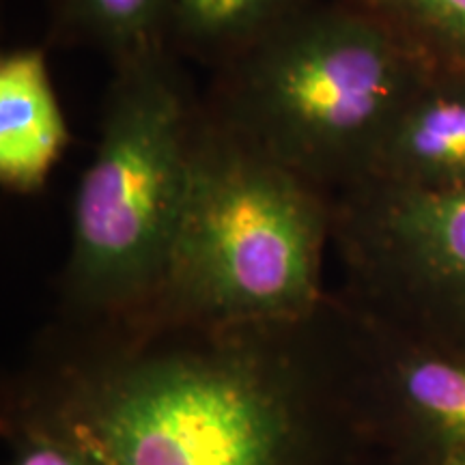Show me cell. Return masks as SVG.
<instances>
[{"mask_svg":"<svg viewBox=\"0 0 465 465\" xmlns=\"http://www.w3.org/2000/svg\"><path fill=\"white\" fill-rule=\"evenodd\" d=\"M449 465H465V452H461V455H457Z\"/></svg>","mask_w":465,"mask_h":465,"instance_id":"obj_13","label":"cell"},{"mask_svg":"<svg viewBox=\"0 0 465 465\" xmlns=\"http://www.w3.org/2000/svg\"><path fill=\"white\" fill-rule=\"evenodd\" d=\"M364 179L465 190V72L433 65L424 74L377 144Z\"/></svg>","mask_w":465,"mask_h":465,"instance_id":"obj_6","label":"cell"},{"mask_svg":"<svg viewBox=\"0 0 465 465\" xmlns=\"http://www.w3.org/2000/svg\"><path fill=\"white\" fill-rule=\"evenodd\" d=\"M67 20L116 61L162 44L168 0H61Z\"/></svg>","mask_w":465,"mask_h":465,"instance_id":"obj_11","label":"cell"},{"mask_svg":"<svg viewBox=\"0 0 465 465\" xmlns=\"http://www.w3.org/2000/svg\"><path fill=\"white\" fill-rule=\"evenodd\" d=\"M304 5V0H168L166 28L179 44L226 58Z\"/></svg>","mask_w":465,"mask_h":465,"instance_id":"obj_9","label":"cell"},{"mask_svg":"<svg viewBox=\"0 0 465 465\" xmlns=\"http://www.w3.org/2000/svg\"><path fill=\"white\" fill-rule=\"evenodd\" d=\"M431 67L351 0L302 5L229 56L212 124L306 182L356 183Z\"/></svg>","mask_w":465,"mask_h":465,"instance_id":"obj_1","label":"cell"},{"mask_svg":"<svg viewBox=\"0 0 465 465\" xmlns=\"http://www.w3.org/2000/svg\"><path fill=\"white\" fill-rule=\"evenodd\" d=\"M323 237L312 183L209 121L160 289L220 319L302 315L319 293Z\"/></svg>","mask_w":465,"mask_h":465,"instance_id":"obj_3","label":"cell"},{"mask_svg":"<svg viewBox=\"0 0 465 465\" xmlns=\"http://www.w3.org/2000/svg\"><path fill=\"white\" fill-rule=\"evenodd\" d=\"M199 116L164 48L116 61L74 203L69 282L95 304L160 289L188 199Z\"/></svg>","mask_w":465,"mask_h":465,"instance_id":"obj_2","label":"cell"},{"mask_svg":"<svg viewBox=\"0 0 465 465\" xmlns=\"http://www.w3.org/2000/svg\"><path fill=\"white\" fill-rule=\"evenodd\" d=\"M14 465H102L95 455L83 446H72L56 440H33L17 452Z\"/></svg>","mask_w":465,"mask_h":465,"instance_id":"obj_12","label":"cell"},{"mask_svg":"<svg viewBox=\"0 0 465 465\" xmlns=\"http://www.w3.org/2000/svg\"><path fill=\"white\" fill-rule=\"evenodd\" d=\"M383 383L401 435L433 465L465 452V356L399 336Z\"/></svg>","mask_w":465,"mask_h":465,"instance_id":"obj_7","label":"cell"},{"mask_svg":"<svg viewBox=\"0 0 465 465\" xmlns=\"http://www.w3.org/2000/svg\"><path fill=\"white\" fill-rule=\"evenodd\" d=\"M345 240L403 339L465 356V190L351 183Z\"/></svg>","mask_w":465,"mask_h":465,"instance_id":"obj_5","label":"cell"},{"mask_svg":"<svg viewBox=\"0 0 465 465\" xmlns=\"http://www.w3.org/2000/svg\"><path fill=\"white\" fill-rule=\"evenodd\" d=\"M388 22L435 67L465 72V0H351Z\"/></svg>","mask_w":465,"mask_h":465,"instance_id":"obj_10","label":"cell"},{"mask_svg":"<svg viewBox=\"0 0 465 465\" xmlns=\"http://www.w3.org/2000/svg\"><path fill=\"white\" fill-rule=\"evenodd\" d=\"M69 138L42 50L22 48L0 61V179L31 192L48 177Z\"/></svg>","mask_w":465,"mask_h":465,"instance_id":"obj_8","label":"cell"},{"mask_svg":"<svg viewBox=\"0 0 465 465\" xmlns=\"http://www.w3.org/2000/svg\"><path fill=\"white\" fill-rule=\"evenodd\" d=\"M102 465H289L293 407L250 360L179 356L119 375L84 418Z\"/></svg>","mask_w":465,"mask_h":465,"instance_id":"obj_4","label":"cell"}]
</instances>
